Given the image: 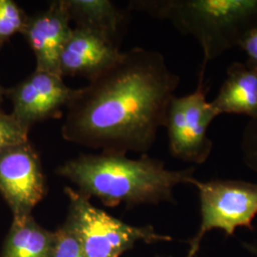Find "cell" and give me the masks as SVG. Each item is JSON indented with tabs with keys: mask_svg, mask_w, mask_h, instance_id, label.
<instances>
[{
	"mask_svg": "<svg viewBox=\"0 0 257 257\" xmlns=\"http://www.w3.org/2000/svg\"><path fill=\"white\" fill-rule=\"evenodd\" d=\"M75 92L76 89L65 84L62 76L35 70L5 92L13 103L12 115L30 130L38 122L60 118Z\"/></svg>",
	"mask_w": 257,
	"mask_h": 257,
	"instance_id": "cell-8",
	"label": "cell"
},
{
	"mask_svg": "<svg viewBox=\"0 0 257 257\" xmlns=\"http://www.w3.org/2000/svg\"><path fill=\"white\" fill-rule=\"evenodd\" d=\"M206 68L200 70L197 87L183 96L175 95L170 102L165 127L171 155L185 162L203 164L211 156L213 143L208 128L217 117L207 100L209 91L205 82Z\"/></svg>",
	"mask_w": 257,
	"mask_h": 257,
	"instance_id": "cell-6",
	"label": "cell"
},
{
	"mask_svg": "<svg viewBox=\"0 0 257 257\" xmlns=\"http://www.w3.org/2000/svg\"><path fill=\"white\" fill-rule=\"evenodd\" d=\"M211 105L217 116L240 114L257 118V70L237 61L231 63Z\"/></svg>",
	"mask_w": 257,
	"mask_h": 257,
	"instance_id": "cell-11",
	"label": "cell"
},
{
	"mask_svg": "<svg viewBox=\"0 0 257 257\" xmlns=\"http://www.w3.org/2000/svg\"><path fill=\"white\" fill-rule=\"evenodd\" d=\"M75 27L95 33L119 47L128 24V13L110 0H65Z\"/></svg>",
	"mask_w": 257,
	"mask_h": 257,
	"instance_id": "cell-12",
	"label": "cell"
},
{
	"mask_svg": "<svg viewBox=\"0 0 257 257\" xmlns=\"http://www.w3.org/2000/svg\"><path fill=\"white\" fill-rule=\"evenodd\" d=\"M239 48L247 55L246 65L257 70V27L248 33Z\"/></svg>",
	"mask_w": 257,
	"mask_h": 257,
	"instance_id": "cell-18",
	"label": "cell"
},
{
	"mask_svg": "<svg viewBox=\"0 0 257 257\" xmlns=\"http://www.w3.org/2000/svg\"><path fill=\"white\" fill-rule=\"evenodd\" d=\"M121 55L119 47L82 28H73L60 55V74L83 76L91 80L112 64Z\"/></svg>",
	"mask_w": 257,
	"mask_h": 257,
	"instance_id": "cell-10",
	"label": "cell"
},
{
	"mask_svg": "<svg viewBox=\"0 0 257 257\" xmlns=\"http://www.w3.org/2000/svg\"><path fill=\"white\" fill-rule=\"evenodd\" d=\"M72 181L79 193L94 196L109 207L121 203L128 208L142 204L175 203L174 189L191 184L194 168L171 171L159 159L143 155L132 159L121 154H81L55 171Z\"/></svg>",
	"mask_w": 257,
	"mask_h": 257,
	"instance_id": "cell-2",
	"label": "cell"
},
{
	"mask_svg": "<svg viewBox=\"0 0 257 257\" xmlns=\"http://www.w3.org/2000/svg\"><path fill=\"white\" fill-rule=\"evenodd\" d=\"M240 149L244 163L257 173V118L248 120L243 130Z\"/></svg>",
	"mask_w": 257,
	"mask_h": 257,
	"instance_id": "cell-17",
	"label": "cell"
},
{
	"mask_svg": "<svg viewBox=\"0 0 257 257\" xmlns=\"http://www.w3.org/2000/svg\"><path fill=\"white\" fill-rule=\"evenodd\" d=\"M28 18L16 2L0 0V48L16 34H22Z\"/></svg>",
	"mask_w": 257,
	"mask_h": 257,
	"instance_id": "cell-14",
	"label": "cell"
},
{
	"mask_svg": "<svg viewBox=\"0 0 257 257\" xmlns=\"http://www.w3.org/2000/svg\"><path fill=\"white\" fill-rule=\"evenodd\" d=\"M157 257H160V256H157Z\"/></svg>",
	"mask_w": 257,
	"mask_h": 257,
	"instance_id": "cell-21",
	"label": "cell"
},
{
	"mask_svg": "<svg viewBox=\"0 0 257 257\" xmlns=\"http://www.w3.org/2000/svg\"><path fill=\"white\" fill-rule=\"evenodd\" d=\"M128 9L168 21L194 37L202 48V68L239 47L257 27V0H136Z\"/></svg>",
	"mask_w": 257,
	"mask_h": 257,
	"instance_id": "cell-3",
	"label": "cell"
},
{
	"mask_svg": "<svg viewBox=\"0 0 257 257\" xmlns=\"http://www.w3.org/2000/svg\"><path fill=\"white\" fill-rule=\"evenodd\" d=\"M191 185L199 193V229L189 241L186 257H196L205 235L212 230H221L226 236H233L237 228L253 230L257 215V183L235 179H212Z\"/></svg>",
	"mask_w": 257,
	"mask_h": 257,
	"instance_id": "cell-5",
	"label": "cell"
},
{
	"mask_svg": "<svg viewBox=\"0 0 257 257\" xmlns=\"http://www.w3.org/2000/svg\"><path fill=\"white\" fill-rule=\"evenodd\" d=\"M52 257H85L82 243L68 222L54 231Z\"/></svg>",
	"mask_w": 257,
	"mask_h": 257,
	"instance_id": "cell-15",
	"label": "cell"
},
{
	"mask_svg": "<svg viewBox=\"0 0 257 257\" xmlns=\"http://www.w3.org/2000/svg\"><path fill=\"white\" fill-rule=\"evenodd\" d=\"M65 0L52 1L44 11L28 18L22 32L36 56V70L60 75L59 60L72 34Z\"/></svg>",
	"mask_w": 257,
	"mask_h": 257,
	"instance_id": "cell-9",
	"label": "cell"
},
{
	"mask_svg": "<svg viewBox=\"0 0 257 257\" xmlns=\"http://www.w3.org/2000/svg\"><path fill=\"white\" fill-rule=\"evenodd\" d=\"M180 77L156 51L135 47L76 89L61 128L66 141L101 153L146 155L165 126Z\"/></svg>",
	"mask_w": 257,
	"mask_h": 257,
	"instance_id": "cell-1",
	"label": "cell"
},
{
	"mask_svg": "<svg viewBox=\"0 0 257 257\" xmlns=\"http://www.w3.org/2000/svg\"><path fill=\"white\" fill-rule=\"evenodd\" d=\"M64 192L70 201L66 222L80 239L85 257H119L138 241L152 244L173 240L157 233L152 225L137 227L122 222L72 188H65Z\"/></svg>",
	"mask_w": 257,
	"mask_h": 257,
	"instance_id": "cell-4",
	"label": "cell"
},
{
	"mask_svg": "<svg viewBox=\"0 0 257 257\" xmlns=\"http://www.w3.org/2000/svg\"><path fill=\"white\" fill-rule=\"evenodd\" d=\"M3 92L4 91L2 90V88H1V86H0V103H1V100H2V95H3ZM1 111V110H0Z\"/></svg>",
	"mask_w": 257,
	"mask_h": 257,
	"instance_id": "cell-20",
	"label": "cell"
},
{
	"mask_svg": "<svg viewBox=\"0 0 257 257\" xmlns=\"http://www.w3.org/2000/svg\"><path fill=\"white\" fill-rule=\"evenodd\" d=\"M29 128L12 114L0 111V154L10 148L29 142Z\"/></svg>",
	"mask_w": 257,
	"mask_h": 257,
	"instance_id": "cell-16",
	"label": "cell"
},
{
	"mask_svg": "<svg viewBox=\"0 0 257 257\" xmlns=\"http://www.w3.org/2000/svg\"><path fill=\"white\" fill-rule=\"evenodd\" d=\"M46 193L42 164L30 141L0 154V193L14 217L32 215Z\"/></svg>",
	"mask_w": 257,
	"mask_h": 257,
	"instance_id": "cell-7",
	"label": "cell"
},
{
	"mask_svg": "<svg viewBox=\"0 0 257 257\" xmlns=\"http://www.w3.org/2000/svg\"><path fill=\"white\" fill-rule=\"evenodd\" d=\"M243 247L248 250L250 254H252L253 256L257 257V241L254 242H243L242 243Z\"/></svg>",
	"mask_w": 257,
	"mask_h": 257,
	"instance_id": "cell-19",
	"label": "cell"
},
{
	"mask_svg": "<svg viewBox=\"0 0 257 257\" xmlns=\"http://www.w3.org/2000/svg\"><path fill=\"white\" fill-rule=\"evenodd\" d=\"M54 231L42 228L32 215L14 217L2 257H52Z\"/></svg>",
	"mask_w": 257,
	"mask_h": 257,
	"instance_id": "cell-13",
	"label": "cell"
}]
</instances>
